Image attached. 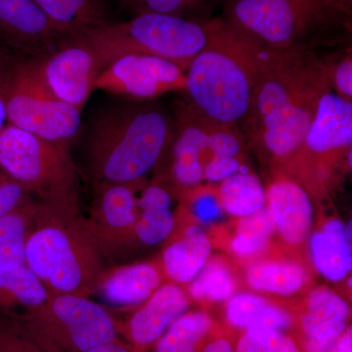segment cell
<instances>
[{"label": "cell", "mask_w": 352, "mask_h": 352, "mask_svg": "<svg viewBox=\"0 0 352 352\" xmlns=\"http://www.w3.org/2000/svg\"><path fill=\"white\" fill-rule=\"evenodd\" d=\"M329 88L325 65L307 50H268L243 122L248 133L277 164L300 168L307 132Z\"/></svg>", "instance_id": "cell-1"}, {"label": "cell", "mask_w": 352, "mask_h": 352, "mask_svg": "<svg viewBox=\"0 0 352 352\" xmlns=\"http://www.w3.org/2000/svg\"><path fill=\"white\" fill-rule=\"evenodd\" d=\"M78 199L36 201L25 265L52 294L95 295L107 267Z\"/></svg>", "instance_id": "cell-2"}, {"label": "cell", "mask_w": 352, "mask_h": 352, "mask_svg": "<svg viewBox=\"0 0 352 352\" xmlns=\"http://www.w3.org/2000/svg\"><path fill=\"white\" fill-rule=\"evenodd\" d=\"M206 27L207 44L185 72L186 91L204 116L234 126L249 113L268 50L224 19Z\"/></svg>", "instance_id": "cell-3"}, {"label": "cell", "mask_w": 352, "mask_h": 352, "mask_svg": "<svg viewBox=\"0 0 352 352\" xmlns=\"http://www.w3.org/2000/svg\"><path fill=\"white\" fill-rule=\"evenodd\" d=\"M171 135L170 119L151 104H120L97 116L87 144L97 183L140 182L159 163Z\"/></svg>", "instance_id": "cell-4"}, {"label": "cell", "mask_w": 352, "mask_h": 352, "mask_svg": "<svg viewBox=\"0 0 352 352\" xmlns=\"http://www.w3.org/2000/svg\"><path fill=\"white\" fill-rule=\"evenodd\" d=\"M351 15V0H226L224 20L266 50H305Z\"/></svg>", "instance_id": "cell-5"}, {"label": "cell", "mask_w": 352, "mask_h": 352, "mask_svg": "<svg viewBox=\"0 0 352 352\" xmlns=\"http://www.w3.org/2000/svg\"><path fill=\"white\" fill-rule=\"evenodd\" d=\"M108 66L126 54L164 58L186 72L208 41L206 25L168 14L139 13L133 19L111 23L82 34Z\"/></svg>", "instance_id": "cell-6"}, {"label": "cell", "mask_w": 352, "mask_h": 352, "mask_svg": "<svg viewBox=\"0 0 352 352\" xmlns=\"http://www.w3.org/2000/svg\"><path fill=\"white\" fill-rule=\"evenodd\" d=\"M17 316L51 352H87L120 339L117 319L87 296L50 293L43 305Z\"/></svg>", "instance_id": "cell-7"}, {"label": "cell", "mask_w": 352, "mask_h": 352, "mask_svg": "<svg viewBox=\"0 0 352 352\" xmlns=\"http://www.w3.org/2000/svg\"><path fill=\"white\" fill-rule=\"evenodd\" d=\"M0 170L39 200L78 199V175L69 146L9 124L0 131Z\"/></svg>", "instance_id": "cell-8"}, {"label": "cell", "mask_w": 352, "mask_h": 352, "mask_svg": "<svg viewBox=\"0 0 352 352\" xmlns=\"http://www.w3.org/2000/svg\"><path fill=\"white\" fill-rule=\"evenodd\" d=\"M46 57L18 55L7 92V124L69 146L82 126V111L53 94L44 76Z\"/></svg>", "instance_id": "cell-9"}, {"label": "cell", "mask_w": 352, "mask_h": 352, "mask_svg": "<svg viewBox=\"0 0 352 352\" xmlns=\"http://www.w3.org/2000/svg\"><path fill=\"white\" fill-rule=\"evenodd\" d=\"M95 89L147 101L177 90H186L185 71L164 58L147 54H126L106 67Z\"/></svg>", "instance_id": "cell-10"}, {"label": "cell", "mask_w": 352, "mask_h": 352, "mask_svg": "<svg viewBox=\"0 0 352 352\" xmlns=\"http://www.w3.org/2000/svg\"><path fill=\"white\" fill-rule=\"evenodd\" d=\"M139 182L97 183L87 217L88 227L105 261L113 263L135 244Z\"/></svg>", "instance_id": "cell-11"}, {"label": "cell", "mask_w": 352, "mask_h": 352, "mask_svg": "<svg viewBox=\"0 0 352 352\" xmlns=\"http://www.w3.org/2000/svg\"><path fill=\"white\" fill-rule=\"evenodd\" d=\"M351 144L352 101L329 88L307 132L300 168L310 166L319 177H328L340 160L351 154Z\"/></svg>", "instance_id": "cell-12"}, {"label": "cell", "mask_w": 352, "mask_h": 352, "mask_svg": "<svg viewBox=\"0 0 352 352\" xmlns=\"http://www.w3.org/2000/svg\"><path fill=\"white\" fill-rule=\"evenodd\" d=\"M106 67L94 44L80 34L67 38L45 58L43 72L53 94L82 111Z\"/></svg>", "instance_id": "cell-13"}, {"label": "cell", "mask_w": 352, "mask_h": 352, "mask_svg": "<svg viewBox=\"0 0 352 352\" xmlns=\"http://www.w3.org/2000/svg\"><path fill=\"white\" fill-rule=\"evenodd\" d=\"M68 38L32 0H0V43L14 52L46 57Z\"/></svg>", "instance_id": "cell-14"}, {"label": "cell", "mask_w": 352, "mask_h": 352, "mask_svg": "<svg viewBox=\"0 0 352 352\" xmlns=\"http://www.w3.org/2000/svg\"><path fill=\"white\" fill-rule=\"evenodd\" d=\"M188 307V294L180 285L164 283L126 321H118V332L134 352H146Z\"/></svg>", "instance_id": "cell-15"}, {"label": "cell", "mask_w": 352, "mask_h": 352, "mask_svg": "<svg viewBox=\"0 0 352 352\" xmlns=\"http://www.w3.org/2000/svg\"><path fill=\"white\" fill-rule=\"evenodd\" d=\"M266 208L286 244L302 245L312 224L311 200L300 182L278 171L266 187Z\"/></svg>", "instance_id": "cell-16"}, {"label": "cell", "mask_w": 352, "mask_h": 352, "mask_svg": "<svg viewBox=\"0 0 352 352\" xmlns=\"http://www.w3.org/2000/svg\"><path fill=\"white\" fill-rule=\"evenodd\" d=\"M214 120L184 113L178 122L171 150L170 175L176 184L192 187L204 180V166L214 156L210 136Z\"/></svg>", "instance_id": "cell-17"}, {"label": "cell", "mask_w": 352, "mask_h": 352, "mask_svg": "<svg viewBox=\"0 0 352 352\" xmlns=\"http://www.w3.org/2000/svg\"><path fill=\"white\" fill-rule=\"evenodd\" d=\"M164 279L160 261L117 266L106 270L95 294L113 307H135L147 300Z\"/></svg>", "instance_id": "cell-18"}, {"label": "cell", "mask_w": 352, "mask_h": 352, "mask_svg": "<svg viewBox=\"0 0 352 352\" xmlns=\"http://www.w3.org/2000/svg\"><path fill=\"white\" fill-rule=\"evenodd\" d=\"M212 244L200 226H187L171 238L160 259L166 279L177 285L189 284L210 259Z\"/></svg>", "instance_id": "cell-19"}, {"label": "cell", "mask_w": 352, "mask_h": 352, "mask_svg": "<svg viewBox=\"0 0 352 352\" xmlns=\"http://www.w3.org/2000/svg\"><path fill=\"white\" fill-rule=\"evenodd\" d=\"M349 317L351 308L342 296L318 288L308 296L298 322L307 339L326 340L340 337L349 327Z\"/></svg>", "instance_id": "cell-20"}, {"label": "cell", "mask_w": 352, "mask_h": 352, "mask_svg": "<svg viewBox=\"0 0 352 352\" xmlns=\"http://www.w3.org/2000/svg\"><path fill=\"white\" fill-rule=\"evenodd\" d=\"M310 254L317 270L332 282L344 279L351 271V242L346 226L339 219L326 221L310 238Z\"/></svg>", "instance_id": "cell-21"}, {"label": "cell", "mask_w": 352, "mask_h": 352, "mask_svg": "<svg viewBox=\"0 0 352 352\" xmlns=\"http://www.w3.org/2000/svg\"><path fill=\"white\" fill-rule=\"evenodd\" d=\"M67 36H80L111 24L104 0H32Z\"/></svg>", "instance_id": "cell-22"}, {"label": "cell", "mask_w": 352, "mask_h": 352, "mask_svg": "<svg viewBox=\"0 0 352 352\" xmlns=\"http://www.w3.org/2000/svg\"><path fill=\"white\" fill-rule=\"evenodd\" d=\"M307 268L298 261L286 258L261 259L245 271L250 288L281 296H293L309 283Z\"/></svg>", "instance_id": "cell-23"}, {"label": "cell", "mask_w": 352, "mask_h": 352, "mask_svg": "<svg viewBox=\"0 0 352 352\" xmlns=\"http://www.w3.org/2000/svg\"><path fill=\"white\" fill-rule=\"evenodd\" d=\"M226 317L234 327L245 330L261 326L285 332L295 323L288 309L251 293H240L229 298Z\"/></svg>", "instance_id": "cell-24"}, {"label": "cell", "mask_w": 352, "mask_h": 352, "mask_svg": "<svg viewBox=\"0 0 352 352\" xmlns=\"http://www.w3.org/2000/svg\"><path fill=\"white\" fill-rule=\"evenodd\" d=\"M50 291L27 265L0 270V314H22L43 305Z\"/></svg>", "instance_id": "cell-25"}, {"label": "cell", "mask_w": 352, "mask_h": 352, "mask_svg": "<svg viewBox=\"0 0 352 352\" xmlns=\"http://www.w3.org/2000/svg\"><path fill=\"white\" fill-rule=\"evenodd\" d=\"M36 207V201L30 198L0 217V270L25 265V248Z\"/></svg>", "instance_id": "cell-26"}, {"label": "cell", "mask_w": 352, "mask_h": 352, "mask_svg": "<svg viewBox=\"0 0 352 352\" xmlns=\"http://www.w3.org/2000/svg\"><path fill=\"white\" fill-rule=\"evenodd\" d=\"M217 197L227 214L238 219L256 214L266 206L265 187L258 176L247 171L220 182Z\"/></svg>", "instance_id": "cell-27"}, {"label": "cell", "mask_w": 352, "mask_h": 352, "mask_svg": "<svg viewBox=\"0 0 352 352\" xmlns=\"http://www.w3.org/2000/svg\"><path fill=\"white\" fill-rule=\"evenodd\" d=\"M214 321L205 311L185 312L155 344V352H203Z\"/></svg>", "instance_id": "cell-28"}, {"label": "cell", "mask_w": 352, "mask_h": 352, "mask_svg": "<svg viewBox=\"0 0 352 352\" xmlns=\"http://www.w3.org/2000/svg\"><path fill=\"white\" fill-rule=\"evenodd\" d=\"M236 288L237 282L230 265L223 258H212L190 282L188 294L194 300L220 302L232 298Z\"/></svg>", "instance_id": "cell-29"}, {"label": "cell", "mask_w": 352, "mask_h": 352, "mask_svg": "<svg viewBox=\"0 0 352 352\" xmlns=\"http://www.w3.org/2000/svg\"><path fill=\"white\" fill-rule=\"evenodd\" d=\"M267 208L242 217L230 240L231 252L240 258H251L263 252L275 232Z\"/></svg>", "instance_id": "cell-30"}, {"label": "cell", "mask_w": 352, "mask_h": 352, "mask_svg": "<svg viewBox=\"0 0 352 352\" xmlns=\"http://www.w3.org/2000/svg\"><path fill=\"white\" fill-rule=\"evenodd\" d=\"M175 227L176 215L170 208H138L134 224L135 243L162 244L170 239Z\"/></svg>", "instance_id": "cell-31"}, {"label": "cell", "mask_w": 352, "mask_h": 352, "mask_svg": "<svg viewBox=\"0 0 352 352\" xmlns=\"http://www.w3.org/2000/svg\"><path fill=\"white\" fill-rule=\"evenodd\" d=\"M235 352H302L295 340L283 331L270 327H251L238 340Z\"/></svg>", "instance_id": "cell-32"}, {"label": "cell", "mask_w": 352, "mask_h": 352, "mask_svg": "<svg viewBox=\"0 0 352 352\" xmlns=\"http://www.w3.org/2000/svg\"><path fill=\"white\" fill-rule=\"evenodd\" d=\"M0 352H51L28 330L17 315L0 314Z\"/></svg>", "instance_id": "cell-33"}, {"label": "cell", "mask_w": 352, "mask_h": 352, "mask_svg": "<svg viewBox=\"0 0 352 352\" xmlns=\"http://www.w3.org/2000/svg\"><path fill=\"white\" fill-rule=\"evenodd\" d=\"M18 53L0 43V131L7 124L6 99Z\"/></svg>", "instance_id": "cell-34"}, {"label": "cell", "mask_w": 352, "mask_h": 352, "mask_svg": "<svg viewBox=\"0 0 352 352\" xmlns=\"http://www.w3.org/2000/svg\"><path fill=\"white\" fill-rule=\"evenodd\" d=\"M243 170L240 157L212 156L204 166V180L221 182Z\"/></svg>", "instance_id": "cell-35"}, {"label": "cell", "mask_w": 352, "mask_h": 352, "mask_svg": "<svg viewBox=\"0 0 352 352\" xmlns=\"http://www.w3.org/2000/svg\"><path fill=\"white\" fill-rule=\"evenodd\" d=\"M31 198L27 190L0 170V217Z\"/></svg>", "instance_id": "cell-36"}, {"label": "cell", "mask_w": 352, "mask_h": 352, "mask_svg": "<svg viewBox=\"0 0 352 352\" xmlns=\"http://www.w3.org/2000/svg\"><path fill=\"white\" fill-rule=\"evenodd\" d=\"M327 75L330 87L336 94L344 97L346 100L352 101V59L351 55L342 58L340 62L328 68Z\"/></svg>", "instance_id": "cell-37"}, {"label": "cell", "mask_w": 352, "mask_h": 352, "mask_svg": "<svg viewBox=\"0 0 352 352\" xmlns=\"http://www.w3.org/2000/svg\"><path fill=\"white\" fill-rule=\"evenodd\" d=\"M203 0H132L131 6L139 13L155 12L180 16L183 11Z\"/></svg>", "instance_id": "cell-38"}, {"label": "cell", "mask_w": 352, "mask_h": 352, "mask_svg": "<svg viewBox=\"0 0 352 352\" xmlns=\"http://www.w3.org/2000/svg\"><path fill=\"white\" fill-rule=\"evenodd\" d=\"M305 351L339 352V337L326 340L307 339Z\"/></svg>", "instance_id": "cell-39"}, {"label": "cell", "mask_w": 352, "mask_h": 352, "mask_svg": "<svg viewBox=\"0 0 352 352\" xmlns=\"http://www.w3.org/2000/svg\"><path fill=\"white\" fill-rule=\"evenodd\" d=\"M87 352H134V351L126 342L118 339L94 347Z\"/></svg>", "instance_id": "cell-40"}, {"label": "cell", "mask_w": 352, "mask_h": 352, "mask_svg": "<svg viewBox=\"0 0 352 352\" xmlns=\"http://www.w3.org/2000/svg\"><path fill=\"white\" fill-rule=\"evenodd\" d=\"M203 352H235V347L226 338H217L208 342Z\"/></svg>", "instance_id": "cell-41"}, {"label": "cell", "mask_w": 352, "mask_h": 352, "mask_svg": "<svg viewBox=\"0 0 352 352\" xmlns=\"http://www.w3.org/2000/svg\"><path fill=\"white\" fill-rule=\"evenodd\" d=\"M339 352H352L351 326L339 337Z\"/></svg>", "instance_id": "cell-42"}, {"label": "cell", "mask_w": 352, "mask_h": 352, "mask_svg": "<svg viewBox=\"0 0 352 352\" xmlns=\"http://www.w3.org/2000/svg\"><path fill=\"white\" fill-rule=\"evenodd\" d=\"M122 1L126 2L127 4H129V6H131L132 0H122Z\"/></svg>", "instance_id": "cell-43"}]
</instances>
